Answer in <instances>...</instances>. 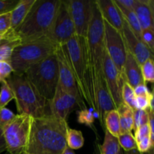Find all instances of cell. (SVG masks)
I'll return each instance as SVG.
<instances>
[{"mask_svg": "<svg viewBox=\"0 0 154 154\" xmlns=\"http://www.w3.org/2000/svg\"><path fill=\"white\" fill-rule=\"evenodd\" d=\"M75 26L67 0H60L48 38L57 45H64L75 35Z\"/></svg>", "mask_w": 154, "mask_h": 154, "instance_id": "obj_9", "label": "cell"}, {"mask_svg": "<svg viewBox=\"0 0 154 154\" xmlns=\"http://www.w3.org/2000/svg\"><path fill=\"white\" fill-rule=\"evenodd\" d=\"M116 5L128 10H133L136 0H114Z\"/></svg>", "mask_w": 154, "mask_h": 154, "instance_id": "obj_41", "label": "cell"}, {"mask_svg": "<svg viewBox=\"0 0 154 154\" xmlns=\"http://www.w3.org/2000/svg\"><path fill=\"white\" fill-rule=\"evenodd\" d=\"M126 50L132 54L137 60L140 66L149 59L153 60V53L132 32L131 29L126 22H123V28L122 31Z\"/></svg>", "mask_w": 154, "mask_h": 154, "instance_id": "obj_14", "label": "cell"}, {"mask_svg": "<svg viewBox=\"0 0 154 154\" xmlns=\"http://www.w3.org/2000/svg\"><path fill=\"white\" fill-rule=\"evenodd\" d=\"M103 76L110 96L116 109L123 104L122 89L124 79L105 51L103 61Z\"/></svg>", "mask_w": 154, "mask_h": 154, "instance_id": "obj_12", "label": "cell"}, {"mask_svg": "<svg viewBox=\"0 0 154 154\" xmlns=\"http://www.w3.org/2000/svg\"><path fill=\"white\" fill-rule=\"evenodd\" d=\"M2 38H3V35L0 34V42H1V40L2 39Z\"/></svg>", "mask_w": 154, "mask_h": 154, "instance_id": "obj_47", "label": "cell"}, {"mask_svg": "<svg viewBox=\"0 0 154 154\" xmlns=\"http://www.w3.org/2000/svg\"><path fill=\"white\" fill-rule=\"evenodd\" d=\"M22 153H20V154H22ZM5 154H13V153H9V152H8V151H6V153H5Z\"/></svg>", "mask_w": 154, "mask_h": 154, "instance_id": "obj_49", "label": "cell"}, {"mask_svg": "<svg viewBox=\"0 0 154 154\" xmlns=\"http://www.w3.org/2000/svg\"><path fill=\"white\" fill-rule=\"evenodd\" d=\"M117 110L120 117L121 133L132 132L134 129L133 110L123 103Z\"/></svg>", "mask_w": 154, "mask_h": 154, "instance_id": "obj_21", "label": "cell"}, {"mask_svg": "<svg viewBox=\"0 0 154 154\" xmlns=\"http://www.w3.org/2000/svg\"><path fill=\"white\" fill-rule=\"evenodd\" d=\"M154 28L146 29L141 31V40L152 53L154 49V38H153Z\"/></svg>", "mask_w": 154, "mask_h": 154, "instance_id": "obj_32", "label": "cell"}, {"mask_svg": "<svg viewBox=\"0 0 154 154\" xmlns=\"http://www.w3.org/2000/svg\"><path fill=\"white\" fill-rule=\"evenodd\" d=\"M142 154H153V150L152 149V150H150V151L148 152V153H142Z\"/></svg>", "mask_w": 154, "mask_h": 154, "instance_id": "obj_46", "label": "cell"}, {"mask_svg": "<svg viewBox=\"0 0 154 154\" xmlns=\"http://www.w3.org/2000/svg\"><path fill=\"white\" fill-rule=\"evenodd\" d=\"M148 111L143 110H133L134 130L138 128L147 124L148 123Z\"/></svg>", "mask_w": 154, "mask_h": 154, "instance_id": "obj_31", "label": "cell"}, {"mask_svg": "<svg viewBox=\"0 0 154 154\" xmlns=\"http://www.w3.org/2000/svg\"><path fill=\"white\" fill-rule=\"evenodd\" d=\"M118 154H123V150H121V151H120V153H119Z\"/></svg>", "mask_w": 154, "mask_h": 154, "instance_id": "obj_48", "label": "cell"}, {"mask_svg": "<svg viewBox=\"0 0 154 154\" xmlns=\"http://www.w3.org/2000/svg\"><path fill=\"white\" fill-rule=\"evenodd\" d=\"M104 21V20H103ZM104 42L106 53L123 76L127 50L123 35L104 21Z\"/></svg>", "mask_w": 154, "mask_h": 154, "instance_id": "obj_10", "label": "cell"}, {"mask_svg": "<svg viewBox=\"0 0 154 154\" xmlns=\"http://www.w3.org/2000/svg\"><path fill=\"white\" fill-rule=\"evenodd\" d=\"M10 12L0 14V34L4 35L11 29Z\"/></svg>", "mask_w": 154, "mask_h": 154, "instance_id": "obj_37", "label": "cell"}, {"mask_svg": "<svg viewBox=\"0 0 154 154\" xmlns=\"http://www.w3.org/2000/svg\"><path fill=\"white\" fill-rule=\"evenodd\" d=\"M60 0H35L19 27L14 33L21 44L48 38Z\"/></svg>", "mask_w": 154, "mask_h": 154, "instance_id": "obj_3", "label": "cell"}, {"mask_svg": "<svg viewBox=\"0 0 154 154\" xmlns=\"http://www.w3.org/2000/svg\"><path fill=\"white\" fill-rule=\"evenodd\" d=\"M32 120V117L26 114H16L10 123L2 127L6 151L13 154H20L25 151Z\"/></svg>", "mask_w": 154, "mask_h": 154, "instance_id": "obj_8", "label": "cell"}, {"mask_svg": "<svg viewBox=\"0 0 154 154\" xmlns=\"http://www.w3.org/2000/svg\"><path fill=\"white\" fill-rule=\"evenodd\" d=\"M141 75L144 82L151 83L154 81V64L153 59H149L141 66Z\"/></svg>", "mask_w": 154, "mask_h": 154, "instance_id": "obj_29", "label": "cell"}, {"mask_svg": "<svg viewBox=\"0 0 154 154\" xmlns=\"http://www.w3.org/2000/svg\"><path fill=\"white\" fill-rule=\"evenodd\" d=\"M23 75L45 100L51 102L59 83L58 62L55 53L32 65Z\"/></svg>", "mask_w": 154, "mask_h": 154, "instance_id": "obj_6", "label": "cell"}, {"mask_svg": "<svg viewBox=\"0 0 154 154\" xmlns=\"http://www.w3.org/2000/svg\"><path fill=\"white\" fill-rule=\"evenodd\" d=\"M73 75L81 97L94 111H97L87 51V38L75 35L64 45H60Z\"/></svg>", "mask_w": 154, "mask_h": 154, "instance_id": "obj_2", "label": "cell"}, {"mask_svg": "<svg viewBox=\"0 0 154 154\" xmlns=\"http://www.w3.org/2000/svg\"><path fill=\"white\" fill-rule=\"evenodd\" d=\"M20 44L13 31L9 29L5 33L0 42V61H10L14 50Z\"/></svg>", "mask_w": 154, "mask_h": 154, "instance_id": "obj_20", "label": "cell"}, {"mask_svg": "<svg viewBox=\"0 0 154 154\" xmlns=\"http://www.w3.org/2000/svg\"><path fill=\"white\" fill-rule=\"evenodd\" d=\"M57 56V62H58V69H59V83L58 85L63 89L64 91L73 95L78 98L81 97L77 87L76 82L75 81L73 75L72 73L70 68L68 65L66 59L65 57L64 54L62 51L60 45H58L55 51Z\"/></svg>", "mask_w": 154, "mask_h": 154, "instance_id": "obj_15", "label": "cell"}, {"mask_svg": "<svg viewBox=\"0 0 154 154\" xmlns=\"http://www.w3.org/2000/svg\"><path fill=\"white\" fill-rule=\"evenodd\" d=\"M123 78L125 82L127 83L133 89L139 84L144 83L141 75V66L135 57L128 51L123 66Z\"/></svg>", "mask_w": 154, "mask_h": 154, "instance_id": "obj_17", "label": "cell"}, {"mask_svg": "<svg viewBox=\"0 0 154 154\" xmlns=\"http://www.w3.org/2000/svg\"><path fill=\"white\" fill-rule=\"evenodd\" d=\"M22 154H29V153H26V152H23Z\"/></svg>", "mask_w": 154, "mask_h": 154, "instance_id": "obj_50", "label": "cell"}, {"mask_svg": "<svg viewBox=\"0 0 154 154\" xmlns=\"http://www.w3.org/2000/svg\"><path fill=\"white\" fill-rule=\"evenodd\" d=\"M117 8H118L120 13H121L122 17L123 18V20L128 24V26L131 29L132 32L141 40V34L142 29H141V26H140L138 20L137 18L136 14L134 12V11L128 10V9L118 7V6H117Z\"/></svg>", "mask_w": 154, "mask_h": 154, "instance_id": "obj_24", "label": "cell"}, {"mask_svg": "<svg viewBox=\"0 0 154 154\" xmlns=\"http://www.w3.org/2000/svg\"><path fill=\"white\" fill-rule=\"evenodd\" d=\"M6 81L14 93L18 114H26L34 119L51 114L49 102L36 91L23 75L12 73Z\"/></svg>", "mask_w": 154, "mask_h": 154, "instance_id": "obj_5", "label": "cell"}, {"mask_svg": "<svg viewBox=\"0 0 154 154\" xmlns=\"http://www.w3.org/2000/svg\"><path fill=\"white\" fill-rule=\"evenodd\" d=\"M66 143L67 147L71 150L81 149L84 144V138L82 132L79 130L69 127L66 135Z\"/></svg>", "mask_w": 154, "mask_h": 154, "instance_id": "obj_25", "label": "cell"}, {"mask_svg": "<svg viewBox=\"0 0 154 154\" xmlns=\"http://www.w3.org/2000/svg\"><path fill=\"white\" fill-rule=\"evenodd\" d=\"M152 99H153V93L149 97H147V96H135V108L137 110L148 111V110H150V102Z\"/></svg>", "mask_w": 154, "mask_h": 154, "instance_id": "obj_33", "label": "cell"}, {"mask_svg": "<svg viewBox=\"0 0 154 154\" xmlns=\"http://www.w3.org/2000/svg\"><path fill=\"white\" fill-rule=\"evenodd\" d=\"M153 148V141L150 139V137L143 138L142 140L137 142V150L141 153H148Z\"/></svg>", "mask_w": 154, "mask_h": 154, "instance_id": "obj_36", "label": "cell"}, {"mask_svg": "<svg viewBox=\"0 0 154 154\" xmlns=\"http://www.w3.org/2000/svg\"><path fill=\"white\" fill-rule=\"evenodd\" d=\"M93 154H101L100 151V144L96 141L94 144V150H93Z\"/></svg>", "mask_w": 154, "mask_h": 154, "instance_id": "obj_43", "label": "cell"}, {"mask_svg": "<svg viewBox=\"0 0 154 154\" xmlns=\"http://www.w3.org/2000/svg\"><path fill=\"white\" fill-rule=\"evenodd\" d=\"M16 114H14L11 110L6 108L0 109V126L2 128L10 123L15 117Z\"/></svg>", "mask_w": 154, "mask_h": 154, "instance_id": "obj_35", "label": "cell"}, {"mask_svg": "<svg viewBox=\"0 0 154 154\" xmlns=\"http://www.w3.org/2000/svg\"><path fill=\"white\" fill-rule=\"evenodd\" d=\"M141 29L154 28V2L153 0H136L133 9Z\"/></svg>", "mask_w": 154, "mask_h": 154, "instance_id": "obj_18", "label": "cell"}, {"mask_svg": "<svg viewBox=\"0 0 154 154\" xmlns=\"http://www.w3.org/2000/svg\"><path fill=\"white\" fill-rule=\"evenodd\" d=\"M13 73V69L9 62L0 61V83L6 81Z\"/></svg>", "mask_w": 154, "mask_h": 154, "instance_id": "obj_34", "label": "cell"}, {"mask_svg": "<svg viewBox=\"0 0 154 154\" xmlns=\"http://www.w3.org/2000/svg\"><path fill=\"white\" fill-rule=\"evenodd\" d=\"M134 137H135V139L137 142L142 140L143 138H147V137H150V132L148 124L144 125V126L135 129Z\"/></svg>", "mask_w": 154, "mask_h": 154, "instance_id": "obj_38", "label": "cell"}, {"mask_svg": "<svg viewBox=\"0 0 154 154\" xmlns=\"http://www.w3.org/2000/svg\"><path fill=\"white\" fill-rule=\"evenodd\" d=\"M104 21L122 33L123 18L114 0H95Z\"/></svg>", "mask_w": 154, "mask_h": 154, "instance_id": "obj_16", "label": "cell"}, {"mask_svg": "<svg viewBox=\"0 0 154 154\" xmlns=\"http://www.w3.org/2000/svg\"><path fill=\"white\" fill-rule=\"evenodd\" d=\"M123 154H142V153H140L137 149H135V150H130V151H127V152L123 151Z\"/></svg>", "mask_w": 154, "mask_h": 154, "instance_id": "obj_44", "label": "cell"}, {"mask_svg": "<svg viewBox=\"0 0 154 154\" xmlns=\"http://www.w3.org/2000/svg\"><path fill=\"white\" fill-rule=\"evenodd\" d=\"M19 0H0V14L11 11Z\"/></svg>", "mask_w": 154, "mask_h": 154, "instance_id": "obj_39", "label": "cell"}, {"mask_svg": "<svg viewBox=\"0 0 154 154\" xmlns=\"http://www.w3.org/2000/svg\"><path fill=\"white\" fill-rule=\"evenodd\" d=\"M121 150L117 137L112 135L105 129L104 141L102 144H100L101 154H118Z\"/></svg>", "mask_w": 154, "mask_h": 154, "instance_id": "obj_23", "label": "cell"}, {"mask_svg": "<svg viewBox=\"0 0 154 154\" xmlns=\"http://www.w3.org/2000/svg\"><path fill=\"white\" fill-rule=\"evenodd\" d=\"M76 35L87 38L92 16V1L67 0Z\"/></svg>", "mask_w": 154, "mask_h": 154, "instance_id": "obj_13", "label": "cell"}, {"mask_svg": "<svg viewBox=\"0 0 154 154\" xmlns=\"http://www.w3.org/2000/svg\"><path fill=\"white\" fill-rule=\"evenodd\" d=\"M122 100L123 103L127 105L132 110H135V95L134 90L132 87L129 85L126 82L123 83V89H122Z\"/></svg>", "mask_w": 154, "mask_h": 154, "instance_id": "obj_28", "label": "cell"}, {"mask_svg": "<svg viewBox=\"0 0 154 154\" xmlns=\"http://www.w3.org/2000/svg\"><path fill=\"white\" fill-rule=\"evenodd\" d=\"M133 90L135 96H147V97H149L153 93L150 92L149 89L147 88V85L144 83L138 85Z\"/></svg>", "mask_w": 154, "mask_h": 154, "instance_id": "obj_40", "label": "cell"}, {"mask_svg": "<svg viewBox=\"0 0 154 154\" xmlns=\"http://www.w3.org/2000/svg\"><path fill=\"white\" fill-rule=\"evenodd\" d=\"M87 42L90 74L96 98L98 87L106 84L103 76V61L105 54L104 21L96 5V1H92V16Z\"/></svg>", "mask_w": 154, "mask_h": 154, "instance_id": "obj_4", "label": "cell"}, {"mask_svg": "<svg viewBox=\"0 0 154 154\" xmlns=\"http://www.w3.org/2000/svg\"><path fill=\"white\" fill-rule=\"evenodd\" d=\"M77 108L81 110L86 109L84 101L64 91L60 86H57L54 97L49 102L51 115L67 121L69 114Z\"/></svg>", "mask_w": 154, "mask_h": 154, "instance_id": "obj_11", "label": "cell"}, {"mask_svg": "<svg viewBox=\"0 0 154 154\" xmlns=\"http://www.w3.org/2000/svg\"><path fill=\"white\" fill-rule=\"evenodd\" d=\"M67 121L54 116L33 118L25 151L29 154H62L67 148Z\"/></svg>", "mask_w": 154, "mask_h": 154, "instance_id": "obj_1", "label": "cell"}, {"mask_svg": "<svg viewBox=\"0 0 154 154\" xmlns=\"http://www.w3.org/2000/svg\"><path fill=\"white\" fill-rule=\"evenodd\" d=\"M13 99H14V96L11 88L7 81H2L0 87V109L5 108L6 105Z\"/></svg>", "mask_w": 154, "mask_h": 154, "instance_id": "obj_27", "label": "cell"}, {"mask_svg": "<svg viewBox=\"0 0 154 154\" xmlns=\"http://www.w3.org/2000/svg\"><path fill=\"white\" fill-rule=\"evenodd\" d=\"M78 122L81 124L86 125L87 126L90 127L93 130L96 132V129L93 127V124L95 122V117L93 113H92L90 110L87 108L82 109L78 113Z\"/></svg>", "mask_w": 154, "mask_h": 154, "instance_id": "obj_30", "label": "cell"}, {"mask_svg": "<svg viewBox=\"0 0 154 154\" xmlns=\"http://www.w3.org/2000/svg\"><path fill=\"white\" fill-rule=\"evenodd\" d=\"M58 45L48 38L18 45L13 51L9 61L13 73L23 75L29 67L45 60L55 53Z\"/></svg>", "mask_w": 154, "mask_h": 154, "instance_id": "obj_7", "label": "cell"}, {"mask_svg": "<svg viewBox=\"0 0 154 154\" xmlns=\"http://www.w3.org/2000/svg\"><path fill=\"white\" fill-rule=\"evenodd\" d=\"M119 144L122 150L125 152L137 149V141L132 132H124L121 133L118 137Z\"/></svg>", "mask_w": 154, "mask_h": 154, "instance_id": "obj_26", "label": "cell"}, {"mask_svg": "<svg viewBox=\"0 0 154 154\" xmlns=\"http://www.w3.org/2000/svg\"><path fill=\"white\" fill-rule=\"evenodd\" d=\"M62 154H75V152H74V150H71L70 148H69V147H67V148L65 150V151L63 152Z\"/></svg>", "mask_w": 154, "mask_h": 154, "instance_id": "obj_45", "label": "cell"}, {"mask_svg": "<svg viewBox=\"0 0 154 154\" xmlns=\"http://www.w3.org/2000/svg\"><path fill=\"white\" fill-rule=\"evenodd\" d=\"M104 126H105V130L106 129L109 133L117 138L121 134L120 117L117 109L108 111L105 114L104 118Z\"/></svg>", "mask_w": 154, "mask_h": 154, "instance_id": "obj_22", "label": "cell"}, {"mask_svg": "<svg viewBox=\"0 0 154 154\" xmlns=\"http://www.w3.org/2000/svg\"><path fill=\"white\" fill-rule=\"evenodd\" d=\"M35 0H19L17 5L12 9L11 14V29L14 31L20 26L28 14Z\"/></svg>", "mask_w": 154, "mask_h": 154, "instance_id": "obj_19", "label": "cell"}, {"mask_svg": "<svg viewBox=\"0 0 154 154\" xmlns=\"http://www.w3.org/2000/svg\"><path fill=\"white\" fill-rule=\"evenodd\" d=\"M6 150H7V148H6L5 141L4 136H3L2 128L0 126V153L6 151Z\"/></svg>", "mask_w": 154, "mask_h": 154, "instance_id": "obj_42", "label": "cell"}]
</instances>
